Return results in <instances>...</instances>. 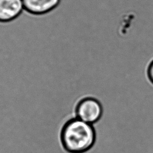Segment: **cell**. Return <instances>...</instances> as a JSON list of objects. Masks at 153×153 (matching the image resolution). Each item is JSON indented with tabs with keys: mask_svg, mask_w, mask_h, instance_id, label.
I'll list each match as a JSON object with an SVG mask.
<instances>
[{
	"mask_svg": "<svg viewBox=\"0 0 153 153\" xmlns=\"http://www.w3.org/2000/svg\"><path fill=\"white\" fill-rule=\"evenodd\" d=\"M63 148L68 153H85L95 145L97 133L94 125L75 117L68 120L60 134Z\"/></svg>",
	"mask_w": 153,
	"mask_h": 153,
	"instance_id": "obj_1",
	"label": "cell"
},
{
	"mask_svg": "<svg viewBox=\"0 0 153 153\" xmlns=\"http://www.w3.org/2000/svg\"><path fill=\"white\" fill-rule=\"evenodd\" d=\"M76 117L94 125L102 118L103 108L101 102L96 97H85L78 101L75 107Z\"/></svg>",
	"mask_w": 153,
	"mask_h": 153,
	"instance_id": "obj_2",
	"label": "cell"
},
{
	"mask_svg": "<svg viewBox=\"0 0 153 153\" xmlns=\"http://www.w3.org/2000/svg\"><path fill=\"white\" fill-rule=\"evenodd\" d=\"M23 10L22 0H0V22L7 23L15 20Z\"/></svg>",
	"mask_w": 153,
	"mask_h": 153,
	"instance_id": "obj_3",
	"label": "cell"
},
{
	"mask_svg": "<svg viewBox=\"0 0 153 153\" xmlns=\"http://www.w3.org/2000/svg\"><path fill=\"white\" fill-rule=\"evenodd\" d=\"M61 0H22L24 10L30 14L40 16L56 8Z\"/></svg>",
	"mask_w": 153,
	"mask_h": 153,
	"instance_id": "obj_4",
	"label": "cell"
},
{
	"mask_svg": "<svg viewBox=\"0 0 153 153\" xmlns=\"http://www.w3.org/2000/svg\"><path fill=\"white\" fill-rule=\"evenodd\" d=\"M148 76L150 81L153 84V61L151 63L148 68Z\"/></svg>",
	"mask_w": 153,
	"mask_h": 153,
	"instance_id": "obj_5",
	"label": "cell"
}]
</instances>
